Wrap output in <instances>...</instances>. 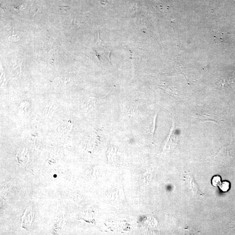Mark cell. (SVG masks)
<instances>
[{
  "instance_id": "1",
  "label": "cell",
  "mask_w": 235,
  "mask_h": 235,
  "mask_svg": "<svg viewBox=\"0 0 235 235\" xmlns=\"http://www.w3.org/2000/svg\"><path fill=\"white\" fill-rule=\"evenodd\" d=\"M178 140V135L176 132L175 123L173 122L170 134L166 139L165 148H166L168 146L171 148L176 146L177 144Z\"/></svg>"
},
{
  "instance_id": "2",
  "label": "cell",
  "mask_w": 235,
  "mask_h": 235,
  "mask_svg": "<svg viewBox=\"0 0 235 235\" xmlns=\"http://www.w3.org/2000/svg\"><path fill=\"white\" fill-rule=\"evenodd\" d=\"M196 121H200L201 122H206V121H211V122H214L216 123H217V121H218L216 118V116L213 115H210V114H203V115H197L196 117L195 118Z\"/></svg>"
},
{
  "instance_id": "3",
  "label": "cell",
  "mask_w": 235,
  "mask_h": 235,
  "mask_svg": "<svg viewBox=\"0 0 235 235\" xmlns=\"http://www.w3.org/2000/svg\"><path fill=\"white\" fill-rule=\"evenodd\" d=\"M218 187L223 192H226L228 191L229 189L230 183L228 181H224L223 183H221V184L219 185Z\"/></svg>"
},
{
  "instance_id": "4",
  "label": "cell",
  "mask_w": 235,
  "mask_h": 235,
  "mask_svg": "<svg viewBox=\"0 0 235 235\" xmlns=\"http://www.w3.org/2000/svg\"><path fill=\"white\" fill-rule=\"evenodd\" d=\"M221 183V177L219 176H215L212 180V183L214 186H219Z\"/></svg>"
},
{
  "instance_id": "5",
  "label": "cell",
  "mask_w": 235,
  "mask_h": 235,
  "mask_svg": "<svg viewBox=\"0 0 235 235\" xmlns=\"http://www.w3.org/2000/svg\"><path fill=\"white\" fill-rule=\"evenodd\" d=\"M161 88L164 91H165L166 93H168L170 94H172V95H177L178 94V92L177 91L172 89L169 87L162 86L161 87Z\"/></svg>"
},
{
  "instance_id": "6",
  "label": "cell",
  "mask_w": 235,
  "mask_h": 235,
  "mask_svg": "<svg viewBox=\"0 0 235 235\" xmlns=\"http://www.w3.org/2000/svg\"><path fill=\"white\" fill-rule=\"evenodd\" d=\"M137 103H134L133 105H132L130 107V110H129V113L130 114H133L135 112L136 110H137V108L138 105Z\"/></svg>"
},
{
  "instance_id": "7",
  "label": "cell",
  "mask_w": 235,
  "mask_h": 235,
  "mask_svg": "<svg viewBox=\"0 0 235 235\" xmlns=\"http://www.w3.org/2000/svg\"><path fill=\"white\" fill-rule=\"evenodd\" d=\"M157 116V113H156L155 114V117L153 119V123H152V136L154 135V132H155V129H156V122Z\"/></svg>"
}]
</instances>
